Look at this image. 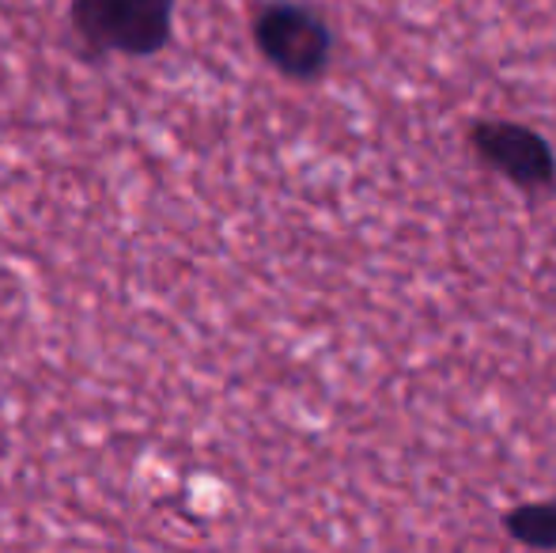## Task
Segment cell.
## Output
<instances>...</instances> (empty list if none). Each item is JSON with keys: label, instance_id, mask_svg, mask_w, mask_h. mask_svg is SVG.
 I'll return each mask as SVG.
<instances>
[{"label": "cell", "instance_id": "cell-2", "mask_svg": "<svg viewBox=\"0 0 556 553\" xmlns=\"http://www.w3.org/2000/svg\"><path fill=\"white\" fill-rule=\"evenodd\" d=\"M254 42L285 76L311 80L330 61V30L303 4H269L254 15Z\"/></svg>", "mask_w": 556, "mask_h": 553}, {"label": "cell", "instance_id": "cell-3", "mask_svg": "<svg viewBox=\"0 0 556 553\" xmlns=\"http://www.w3.org/2000/svg\"><path fill=\"white\" fill-rule=\"evenodd\" d=\"M469 144L481 155L484 167L500 171L507 183L522 186V190H545L556 183L553 148L534 129L511 126V122H481L469 134Z\"/></svg>", "mask_w": 556, "mask_h": 553}, {"label": "cell", "instance_id": "cell-4", "mask_svg": "<svg viewBox=\"0 0 556 553\" xmlns=\"http://www.w3.org/2000/svg\"><path fill=\"white\" fill-rule=\"evenodd\" d=\"M504 527L515 542L534 550H556V501L542 504H522V508L507 512Z\"/></svg>", "mask_w": 556, "mask_h": 553}, {"label": "cell", "instance_id": "cell-1", "mask_svg": "<svg viewBox=\"0 0 556 553\" xmlns=\"http://www.w3.org/2000/svg\"><path fill=\"white\" fill-rule=\"evenodd\" d=\"M175 0H76L73 23L84 42L111 53H152L167 42Z\"/></svg>", "mask_w": 556, "mask_h": 553}]
</instances>
